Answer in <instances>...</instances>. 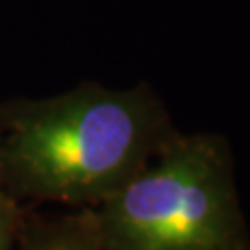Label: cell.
Here are the masks:
<instances>
[{"label":"cell","mask_w":250,"mask_h":250,"mask_svg":"<svg viewBox=\"0 0 250 250\" xmlns=\"http://www.w3.org/2000/svg\"><path fill=\"white\" fill-rule=\"evenodd\" d=\"M177 131L150 83L83 82L0 103V186L13 200L75 210L111 198Z\"/></svg>","instance_id":"obj_1"},{"label":"cell","mask_w":250,"mask_h":250,"mask_svg":"<svg viewBox=\"0 0 250 250\" xmlns=\"http://www.w3.org/2000/svg\"><path fill=\"white\" fill-rule=\"evenodd\" d=\"M88 215L106 250H250L229 140L175 131Z\"/></svg>","instance_id":"obj_2"},{"label":"cell","mask_w":250,"mask_h":250,"mask_svg":"<svg viewBox=\"0 0 250 250\" xmlns=\"http://www.w3.org/2000/svg\"><path fill=\"white\" fill-rule=\"evenodd\" d=\"M15 250H106L85 210L54 219H21Z\"/></svg>","instance_id":"obj_3"},{"label":"cell","mask_w":250,"mask_h":250,"mask_svg":"<svg viewBox=\"0 0 250 250\" xmlns=\"http://www.w3.org/2000/svg\"><path fill=\"white\" fill-rule=\"evenodd\" d=\"M21 208L0 186V250H15L21 228Z\"/></svg>","instance_id":"obj_4"}]
</instances>
